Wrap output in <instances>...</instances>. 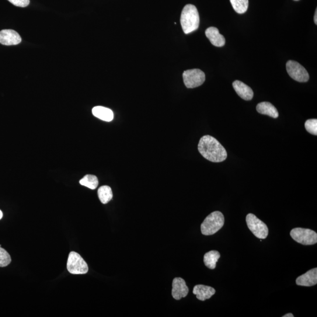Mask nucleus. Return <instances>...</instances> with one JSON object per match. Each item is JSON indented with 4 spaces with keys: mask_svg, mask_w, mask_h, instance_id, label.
Segmentation results:
<instances>
[{
    "mask_svg": "<svg viewBox=\"0 0 317 317\" xmlns=\"http://www.w3.org/2000/svg\"><path fill=\"white\" fill-rule=\"evenodd\" d=\"M198 150L205 159L212 162H222L227 158L225 148L217 139L210 135H205L200 139Z\"/></svg>",
    "mask_w": 317,
    "mask_h": 317,
    "instance_id": "nucleus-1",
    "label": "nucleus"
},
{
    "mask_svg": "<svg viewBox=\"0 0 317 317\" xmlns=\"http://www.w3.org/2000/svg\"><path fill=\"white\" fill-rule=\"evenodd\" d=\"M180 23L183 32L190 34L198 29L200 18L197 9L193 5H187L183 8L181 14Z\"/></svg>",
    "mask_w": 317,
    "mask_h": 317,
    "instance_id": "nucleus-2",
    "label": "nucleus"
},
{
    "mask_svg": "<svg viewBox=\"0 0 317 317\" xmlns=\"http://www.w3.org/2000/svg\"><path fill=\"white\" fill-rule=\"evenodd\" d=\"M225 224L224 215L221 212L216 211L209 215L201 225V232L205 236L215 234Z\"/></svg>",
    "mask_w": 317,
    "mask_h": 317,
    "instance_id": "nucleus-3",
    "label": "nucleus"
},
{
    "mask_svg": "<svg viewBox=\"0 0 317 317\" xmlns=\"http://www.w3.org/2000/svg\"><path fill=\"white\" fill-rule=\"evenodd\" d=\"M290 236L296 242L302 245H313L317 243L316 233L308 229H293L291 230Z\"/></svg>",
    "mask_w": 317,
    "mask_h": 317,
    "instance_id": "nucleus-4",
    "label": "nucleus"
},
{
    "mask_svg": "<svg viewBox=\"0 0 317 317\" xmlns=\"http://www.w3.org/2000/svg\"><path fill=\"white\" fill-rule=\"evenodd\" d=\"M247 227L256 238L265 239L269 235V229L264 223L258 219L255 215L249 214L246 217Z\"/></svg>",
    "mask_w": 317,
    "mask_h": 317,
    "instance_id": "nucleus-5",
    "label": "nucleus"
},
{
    "mask_svg": "<svg viewBox=\"0 0 317 317\" xmlns=\"http://www.w3.org/2000/svg\"><path fill=\"white\" fill-rule=\"evenodd\" d=\"M67 270L72 274H85L88 273L89 269L83 258L78 253L72 252L68 258Z\"/></svg>",
    "mask_w": 317,
    "mask_h": 317,
    "instance_id": "nucleus-6",
    "label": "nucleus"
},
{
    "mask_svg": "<svg viewBox=\"0 0 317 317\" xmlns=\"http://www.w3.org/2000/svg\"><path fill=\"white\" fill-rule=\"evenodd\" d=\"M184 85L187 88H194L203 84L205 81L204 73L199 69H189L183 74Z\"/></svg>",
    "mask_w": 317,
    "mask_h": 317,
    "instance_id": "nucleus-7",
    "label": "nucleus"
},
{
    "mask_svg": "<svg viewBox=\"0 0 317 317\" xmlns=\"http://www.w3.org/2000/svg\"><path fill=\"white\" fill-rule=\"evenodd\" d=\"M286 69L290 77L299 82H307L309 76L307 71L298 62L290 60L287 62Z\"/></svg>",
    "mask_w": 317,
    "mask_h": 317,
    "instance_id": "nucleus-8",
    "label": "nucleus"
},
{
    "mask_svg": "<svg viewBox=\"0 0 317 317\" xmlns=\"http://www.w3.org/2000/svg\"><path fill=\"white\" fill-rule=\"evenodd\" d=\"M188 293L189 288L187 286L185 281L180 277L174 278L172 291L173 298L179 300L181 298L186 297Z\"/></svg>",
    "mask_w": 317,
    "mask_h": 317,
    "instance_id": "nucleus-9",
    "label": "nucleus"
},
{
    "mask_svg": "<svg viewBox=\"0 0 317 317\" xmlns=\"http://www.w3.org/2000/svg\"><path fill=\"white\" fill-rule=\"evenodd\" d=\"M19 34L13 30H3L0 31V44L4 45H16L22 42Z\"/></svg>",
    "mask_w": 317,
    "mask_h": 317,
    "instance_id": "nucleus-10",
    "label": "nucleus"
},
{
    "mask_svg": "<svg viewBox=\"0 0 317 317\" xmlns=\"http://www.w3.org/2000/svg\"><path fill=\"white\" fill-rule=\"evenodd\" d=\"M296 284L300 286L311 287L317 284V269L314 268L307 271L296 279Z\"/></svg>",
    "mask_w": 317,
    "mask_h": 317,
    "instance_id": "nucleus-11",
    "label": "nucleus"
},
{
    "mask_svg": "<svg viewBox=\"0 0 317 317\" xmlns=\"http://www.w3.org/2000/svg\"><path fill=\"white\" fill-rule=\"evenodd\" d=\"M205 36L214 46L221 47L224 46L226 43L225 38L219 33L217 28L211 27L205 30Z\"/></svg>",
    "mask_w": 317,
    "mask_h": 317,
    "instance_id": "nucleus-12",
    "label": "nucleus"
},
{
    "mask_svg": "<svg viewBox=\"0 0 317 317\" xmlns=\"http://www.w3.org/2000/svg\"><path fill=\"white\" fill-rule=\"evenodd\" d=\"M233 88L238 95L246 100H252L254 93L252 88L248 85L240 81H235L233 83Z\"/></svg>",
    "mask_w": 317,
    "mask_h": 317,
    "instance_id": "nucleus-13",
    "label": "nucleus"
},
{
    "mask_svg": "<svg viewBox=\"0 0 317 317\" xmlns=\"http://www.w3.org/2000/svg\"><path fill=\"white\" fill-rule=\"evenodd\" d=\"M193 293L196 295L199 300L204 301L210 298L216 293L215 289L204 285H197L194 286Z\"/></svg>",
    "mask_w": 317,
    "mask_h": 317,
    "instance_id": "nucleus-14",
    "label": "nucleus"
},
{
    "mask_svg": "<svg viewBox=\"0 0 317 317\" xmlns=\"http://www.w3.org/2000/svg\"><path fill=\"white\" fill-rule=\"evenodd\" d=\"M256 110L258 113L266 115V116L277 118L278 117V111L273 104L269 102H263L257 104Z\"/></svg>",
    "mask_w": 317,
    "mask_h": 317,
    "instance_id": "nucleus-15",
    "label": "nucleus"
},
{
    "mask_svg": "<svg viewBox=\"0 0 317 317\" xmlns=\"http://www.w3.org/2000/svg\"><path fill=\"white\" fill-rule=\"evenodd\" d=\"M92 114L94 116L103 121L111 122L114 119L113 111L105 107L101 106L94 107L92 109Z\"/></svg>",
    "mask_w": 317,
    "mask_h": 317,
    "instance_id": "nucleus-16",
    "label": "nucleus"
},
{
    "mask_svg": "<svg viewBox=\"0 0 317 317\" xmlns=\"http://www.w3.org/2000/svg\"><path fill=\"white\" fill-rule=\"evenodd\" d=\"M220 257L221 254L218 251L212 250L210 252L205 253L203 259L205 266L208 269H215Z\"/></svg>",
    "mask_w": 317,
    "mask_h": 317,
    "instance_id": "nucleus-17",
    "label": "nucleus"
},
{
    "mask_svg": "<svg viewBox=\"0 0 317 317\" xmlns=\"http://www.w3.org/2000/svg\"><path fill=\"white\" fill-rule=\"evenodd\" d=\"M97 195L102 204H107L113 199V193L112 189L109 186H102L97 190Z\"/></svg>",
    "mask_w": 317,
    "mask_h": 317,
    "instance_id": "nucleus-18",
    "label": "nucleus"
},
{
    "mask_svg": "<svg viewBox=\"0 0 317 317\" xmlns=\"http://www.w3.org/2000/svg\"><path fill=\"white\" fill-rule=\"evenodd\" d=\"M79 183L82 186L89 188L90 189H95L98 186V179L95 175H87L79 181Z\"/></svg>",
    "mask_w": 317,
    "mask_h": 317,
    "instance_id": "nucleus-19",
    "label": "nucleus"
},
{
    "mask_svg": "<svg viewBox=\"0 0 317 317\" xmlns=\"http://www.w3.org/2000/svg\"><path fill=\"white\" fill-rule=\"evenodd\" d=\"M230 1L236 13H245L248 9L249 0H230Z\"/></svg>",
    "mask_w": 317,
    "mask_h": 317,
    "instance_id": "nucleus-20",
    "label": "nucleus"
},
{
    "mask_svg": "<svg viewBox=\"0 0 317 317\" xmlns=\"http://www.w3.org/2000/svg\"><path fill=\"white\" fill-rule=\"evenodd\" d=\"M12 262V258L7 251L0 247V267H5Z\"/></svg>",
    "mask_w": 317,
    "mask_h": 317,
    "instance_id": "nucleus-21",
    "label": "nucleus"
},
{
    "mask_svg": "<svg viewBox=\"0 0 317 317\" xmlns=\"http://www.w3.org/2000/svg\"><path fill=\"white\" fill-rule=\"evenodd\" d=\"M305 128L306 130L313 135H317V120H308L305 122Z\"/></svg>",
    "mask_w": 317,
    "mask_h": 317,
    "instance_id": "nucleus-22",
    "label": "nucleus"
},
{
    "mask_svg": "<svg viewBox=\"0 0 317 317\" xmlns=\"http://www.w3.org/2000/svg\"><path fill=\"white\" fill-rule=\"evenodd\" d=\"M8 1L20 8H26L30 4V0H8Z\"/></svg>",
    "mask_w": 317,
    "mask_h": 317,
    "instance_id": "nucleus-23",
    "label": "nucleus"
},
{
    "mask_svg": "<svg viewBox=\"0 0 317 317\" xmlns=\"http://www.w3.org/2000/svg\"><path fill=\"white\" fill-rule=\"evenodd\" d=\"M283 317H294V315L291 313H287V314L283 315Z\"/></svg>",
    "mask_w": 317,
    "mask_h": 317,
    "instance_id": "nucleus-24",
    "label": "nucleus"
},
{
    "mask_svg": "<svg viewBox=\"0 0 317 317\" xmlns=\"http://www.w3.org/2000/svg\"><path fill=\"white\" fill-rule=\"evenodd\" d=\"M314 23L315 24H317V10L316 9L315 16H314Z\"/></svg>",
    "mask_w": 317,
    "mask_h": 317,
    "instance_id": "nucleus-25",
    "label": "nucleus"
},
{
    "mask_svg": "<svg viewBox=\"0 0 317 317\" xmlns=\"http://www.w3.org/2000/svg\"><path fill=\"white\" fill-rule=\"evenodd\" d=\"M3 214L1 210H0V220L3 218Z\"/></svg>",
    "mask_w": 317,
    "mask_h": 317,
    "instance_id": "nucleus-26",
    "label": "nucleus"
},
{
    "mask_svg": "<svg viewBox=\"0 0 317 317\" xmlns=\"http://www.w3.org/2000/svg\"><path fill=\"white\" fill-rule=\"evenodd\" d=\"M295 1H298V0H295Z\"/></svg>",
    "mask_w": 317,
    "mask_h": 317,
    "instance_id": "nucleus-27",
    "label": "nucleus"
}]
</instances>
